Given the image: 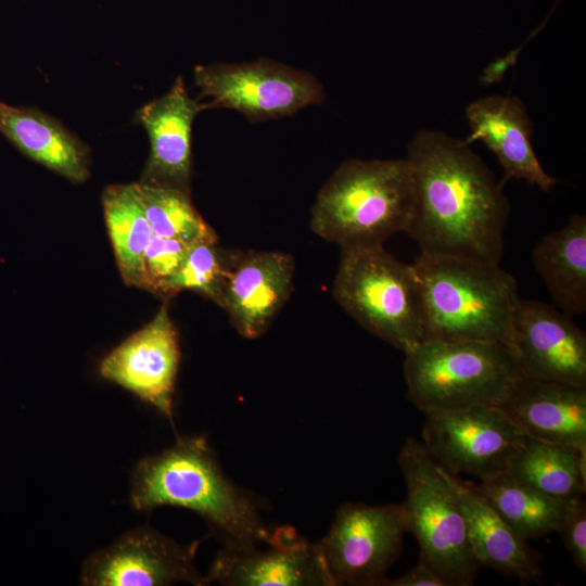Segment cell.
<instances>
[{"label": "cell", "mask_w": 586, "mask_h": 586, "mask_svg": "<svg viewBox=\"0 0 586 586\" xmlns=\"http://www.w3.org/2000/svg\"><path fill=\"white\" fill-rule=\"evenodd\" d=\"M408 396L421 411L501 406L523 378L512 351L481 341L423 340L406 353Z\"/></svg>", "instance_id": "5"}, {"label": "cell", "mask_w": 586, "mask_h": 586, "mask_svg": "<svg viewBox=\"0 0 586 586\" xmlns=\"http://www.w3.org/2000/svg\"><path fill=\"white\" fill-rule=\"evenodd\" d=\"M102 206L119 272L126 284L140 288L142 257L153 232L136 184L109 186Z\"/></svg>", "instance_id": "24"}, {"label": "cell", "mask_w": 586, "mask_h": 586, "mask_svg": "<svg viewBox=\"0 0 586 586\" xmlns=\"http://www.w3.org/2000/svg\"><path fill=\"white\" fill-rule=\"evenodd\" d=\"M333 296L353 319L405 354L423 341L421 284L383 245L341 249Z\"/></svg>", "instance_id": "6"}, {"label": "cell", "mask_w": 586, "mask_h": 586, "mask_svg": "<svg viewBox=\"0 0 586 586\" xmlns=\"http://www.w3.org/2000/svg\"><path fill=\"white\" fill-rule=\"evenodd\" d=\"M130 502L138 511L162 506L189 509L224 535L229 546L257 547L272 536L255 502L221 470L201 436L179 437L141 459L131 475Z\"/></svg>", "instance_id": "2"}, {"label": "cell", "mask_w": 586, "mask_h": 586, "mask_svg": "<svg viewBox=\"0 0 586 586\" xmlns=\"http://www.w3.org/2000/svg\"><path fill=\"white\" fill-rule=\"evenodd\" d=\"M203 110L200 100L188 94L182 77H178L166 94L136 113L135 119L145 128L151 146L142 182L190 193L191 130Z\"/></svg>", "instance_id": "16"}, {"label": "cell", "mask_w": 586, "mask_h": 586, "mask_svg": "<svg viewBox=\"0 0 586 586\" xmlns=\"http://www.w3.org/2000/svg\"><path fill=\"white\" fill-rule=\"evenodd\" d=\"M470 484L525 540L557 532L576 500L548 496L507 471Z\"/></svg>", "instance_id": "22"}, {"label": "cell", "mask_w": 586, "mask_h": 586, "mask_svg": "<svg viewBox=\"0 0 586 586\" xmlns=\"http://www.w3.org/2000/svg\"><path fill=\"white\" fill-rule=\"evenodd\" d=\"M512 353L523 378L586 386V334L549 304L519 298Z\"/></svg>", "instance_id": "12"}, {"label": "cell", "mask_w": 586, "mask_h": 586, "mask_svg": "<svg viewBox=\"0 0 586 586\" xmlns=\"http://www.w3.org/2000/svg\"><path fill=\"white\" fill-rule=\"evenodd\" d=\"M135 184L153 234L188 244L217 243L215 230L194 208L190 193L142 181Z\"/></svg>", "instance_id": "25"}, {"label": "cell", "mask_w": 586, "mask_h": 586, "mask_svg": "<svg viewBox=\"0 0 586 586\" xmlns=\"http://www.w3.org/2000/svg\"><path fill=\"white\" fill-rule=\"evenodd\" d=\"M423 306V340L481 341L512 351L515 279L499 265L421 253L413 264Z\"/></svg>", "instance_id": "3"}, {"label": "cell", "mask_w": 586, "mask_h": 586, "mask_svg": "<svg viewBox=\"0 0 586 586\" xmlns=\"http://www.w3.org/2000/svg\"><path fill=\"white\" fill-rule=\"evenodd\" d=\"M500 407L525 436L586 450V386L522 378Z\"/></svg>", "instance_id": "18"}, {"label": "cell", "mask_w": 586, "mask_h": 586, "mask_svg": "<svg viewBox=\"0 0 586 586\" xmlns=\"http://www.w3.org/2000/svg\"><path fill=\"white\" fill-rule=\"evenodd\" d=\"M447 472V471H446ZM462 510L472 551L480 565L522 583L538 582L543 570L526 540L470 484L447 472Z\"/></svg>", "instance_id": "19"}, {"label": "cell", "mask_w": 586, "mask_h": 586, "mask_svg": "<svg viewBox=\"0 0 586 586\" xmlns=\"http://www.w3.org/2000/svg\"><path fill=\"white\" fill-rule=\"evenodd\" d=\"M536 271L553 302L574 316L586 310V217L574 214L564 227L545 235L532 254Z\"/></svg>", "instance_id": "21"}, {"label": "cell", "mask_w": 586, "mask_h": 586, "mask_svg": "<svg viewBox=\"0 0 586 586\" xmlns=\"http://www.w3.org/2000/svg\"><path fill=\"white\" fill-rule=\"evenodd\" d=\"M423 446L453 475L484 480L506 472L525 434L500 406L425 412Z\"/></svg>", "instance_id": "9"}, {"label": "cell", "mask_w": 586, "mask_h": 586, "mask_svg": "<svg viewBox=\"0 0 586 586\" xmlns=\"http://www.w3.org/2000/svg\"><path fill=\"white\" fill-rule=\"evenodd\" d=\"M266 550L227 546L215 558L207 581L229 586H332L318 543L293 527L272 531Z\"/></svg>", "instance_id": "14"}, {"label": "cell", "mask_w": 586, "mask_h": 586, "mask_svg": "<svg viewBox=\"0 0 586 586\" xmlns=\"http://www.w3.org/2000/svg\"><path fill=\"white\" fill-rule=\"evenodd\" d=\"M398 464L407 491L402 504L406 532L418 540L420 559L446 586L471 585L480 564L447 472L432 459L423 444L412 437L403 445Z\"/></svg>", "instance_id": "7"}, {"label": "cell", "mask_w": 586, "mask_h": 586, "mask_svg": "<svg viewBox=\"0 0 586 586\" xmlns=\"http://www.w3.org/2000/svg\"><path fill=\"white\" fill-rule=\"evenodd\" d=\"M383 585L390 586H446L442 577L420 559L418 564L407 571L404 575L385 579Z\"/></svg>", "instance_id": "29"}, {"label": "cell", "mask_w": 586, "mask_h": 586, "mask_svg": "<svg viewBox=\"0 0 586 586\" xmlns=\"http://www.w3.org/2000/svg\"><path fill=\"white\" fill-rule=\"evenodd\" d=\"M518 52L515 50L491 63L484 71L482 80L492 84L501 79L506 71L515 63Z\"/></svg>", "instance_id": "30"}, {"label": "cell", "mask_w": 586, "mask_h": 586, "mask_svg": "<svg viewBox=\"0 0 586 586\" xmlns=\"http://www.w3.org/2000/svg\"><path fill=\"white\" fill-rule=\"evenodd\" d=\"M294 271L286 253L234 251L221 308L241 336L267 331L291 294Z\"/></svg>", "instance_id": "15"}, {"label": "cell", "mask_w": 586, "mask_h": 586, "mask_svg": "<svg viewBox=\"0 0 586 586\" xmlns=\"http://www.w3.org/2000/svg\"><path fill=\"white\" fill-rule=\"evenodd\" d=\"M406 532L402 504H344L318 543L332 586L383 585Z\"/></svg>", "instance_id": "10"}, {"label": "cell", "mask_w": 586, "mask_h": 586, "mask_svg": "<svg viewBox=\"0 0 586 586\" xmlns=\"http://www.w3.org/2000/svg\"><path fill=\"white\" fill-rule=\"evenodd\" d=\"M203 109L225 107L250 122L276 119L322 102L324 93L310 74L259 60L244 64L217 63L194 68Z\"/></svg>", "instance_id": "8"}, {"label": "cell", "mask_w": 586, "mask_h": 586, "mask_svg": "<svg viewBox=\"0 0 586 586\" xmlns=\"http://www.w3.org/2000/svg\"><path fill=\"white\" fill-rule=\"evenodd\" d=\"M199 542L183 546L155 530L125 533L84 563L81 584L88 586H163L179 582L208 584L194 564Z\"/></svg>", "instance_id": "11"}, {"label": "cell", "mask_w": 586, "mask_h": 586, "mask_svg": "<svg viewBox=\"0 0 586 586\" xmlns=\"http://www.w3.org/2000/svg\"><path fill=\"white\" fill-rule=\"evenodd\" d=\"M233 254L234 251L218 249L216 243L191 244L180 269L167 284L164 297L191 290L221 307Z\"/></svg>", "instance_id": "26"}, {"label": "cell", "mask_w": 586, "mask_h": 586, "mask_svg": "<svg viewBox=\"0 0 586 586\" xmlns=\"http://www.w3.org/2000/svg\"><path fill=\"white\" fill-rule=\"evenodd\" d=\"M415 206L406 231L421 253L499 265L509 202L464 140L420 130L407 145Z\"/></svg>", "instance_id": "1"}, {"label": "cell", "mask_w": 586, "mask_h": 586, "mask_svg": "<svg viewBox=\"0 0 586 586\" xmlns=\"http://www.w3.org/2000/svg\"><path fill=\"white\" fill-rule=\"evenodd\" d=\"M179 362L178 333L163 305L151 321L101 360L99 373L173 421Z\"/></svg>", "instance_id": "13"}, {"label": "cell", "mask_w": 586, "mask_h": 586, "mask_svg": "<svg viewBox=\"0 0 586 586\" xmlns=\"http://www.w3.org/2000/svg\"><path fill=\"white\" fill-rule=\"evenodd\" d=\"M191 244L153 234L142 257L141 286L164 296L169 281L180 269Z\"/></svg>", "instance_id": "27"}, {"label": "cell", "mask_w": 586, "mask_h": 586, "mask_svg": "<svg viewBox=\"0 0 586 586\" xmlns=\"http://www.w3.org/2000/svg\"><path fill=\"white\" fill-rule=\"evenodd\" d=\"M415 206V182L407 158L348 160L318 192L310 228L341 249L381 246L406 232Z\"/></svg>", "instance_id": "4"}, {"label": "cell", "mask_w": 586, "mask_h": 586, "mask_svg": "<svg viewBox=\"0 0 586 586\" xmlns=\"http://www.w3.org/2000/svg\"><path fill=\"white\" fill-rule=\"evenodd\" d=\"M560 533L574 563L583 571L586 570V505L583 498L576 499L560 527Z\"/></svg>", "instance_id": "28"}, {"label": "cell", "mask_w": 586, "mask_h": 586, "mask_svg": "<svg viewBox=\"0 0 586 586\" xmlns=\"http://www.w3.org/2000/svg\"><path fill=\"white\" fill-rule=\"evenodd\" d=\"M507 472L555 498L574 500L586 491V450L527 437Z\"/></svg>", "instance_id": "23"}, {"label": "cell", "mask_w": 586, "mask_h": 586, "mask_svg": "<svg viewBox=\"0 0 586 586\" xmlns=\"http://www.w3.org/2000/svg\"><path fill=\"white\" fill-rule=\"evenodd\" d=\"M0 133L30 160L80 183L89 176L88 146L60 120L35 107L0 100Z\"/></svg>", "instance_id": "20"}, {"label": "cell", "mask_w": 586, "mask_h": 586, "mask_svg": "<svg viewBox=\"0 0 586 586\" xmlns=\"http://www.w3.org/2000/svg\"><path fill=\"white\" fill-rule=\"evenodd\" d=\"M471 144L481 140L497 156L504 169L501 186L510 179L525 180L547 192L557 182L542 167L532 146V122L517 97L488 95L467 107Z\"/></svg>", "instance_id": "17"}]
</instances>
